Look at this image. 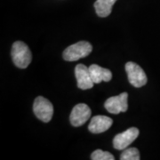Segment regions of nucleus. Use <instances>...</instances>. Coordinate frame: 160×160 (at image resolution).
<instances>
[{
    "label": "nucleus",
    "instance_id": "f8f14e48",
    "mask_svg": "<svg viewBox=\"0 0 160 160\" xmlns=\"http://www.w3.org/2000/svg\"><path fill=\"white\" fill-rule=\"evenodd\" d=\"M140 152L136 148L125 149L120 156L121 160H140Z\"/></svg>",
    "mask_w": 160,
    "mask_h": 160
},
{
    "label": "nucleus",
    "instance_id": "39448f33",
    "mask_svg": "<svg viewBox=\"0 0 160 160\" xmlns=\"http://www.w3.org/2000/svg\"><path fill=\"white\" fill-rule=\"evenodd\" d=\"M105 109L111 114H119L126 112L128 109V94L127 92H122L118 96L109 98L104 103Z\"/></svg>",
    "mask_w": 160,
    "mask_h": 160
},
{
    "label": "nucleus",
    "instance_id": "7ed1b4c3",
    "mask_svg": "<svg viewBox=\"0 0 160 160\" xmlns=\"http://www.w3.org/2000/svg\"><path fill=\"white\" fill-rule=\"evenodd\" d=\"M33 110L36 117L42 122L48 123L53 115V106L47 99L42 96L36 98L33 104Z\"/></svg>",
    "mask_w": 160,
    "mask_h": 160
},
{
    "label": "nucleus",
    "instance_id": "f03ea898",
    "mask_svg": "<svg viewBox=\"0 0 160 160\" xmlns=\"http://www.w3.org/2000/svg\"><path fill=\"white\" fill-rule=\"evenodd\" d=\"M92 46L87 41H79L67 47L62 53L63 59L67 62H76L81 58L88 56L92 52Z\"/></svg>",
    "mask_w": 160,
    "mask_h": 160
},
{
    "label": "nucleus",
    "instance_id": "1a4fd4ad",
    "mask_svg": "<svg viewBox=\"0 0 160 160\" xmlns=\"http://www.w3.org/2000/svg\"><path fill=\"white\" fill-rule=\"evenodd\" d=\"M113 124V120L106 116H95L91 119L88 129L92 133H102L110 128Z\"/></svg>",
    "mask_w": 160,
    "mask_h": 160
},
{
    "label": "nucleus",
    "instance_id": "9b49d317",
    "mask_svg": "<svg viewBox=\"0 0 160 160\" xmlns=\"http://www.w3.org/2000/svg\"><path fill=\"white\" fill-rule=\"evenodd\" d=\"M117 0H96L94 3V9L100 17H107L111 13L112 7Z\"/></svg>",
    "mask_w": 160,
    "mask_h": 160
},
{
    "label": "nucleus",
    "instance_id": "423d86ee",
    "mask_svg": "<svg viewBox=\"0 0 160 160\" xmlns=\"http://www.w3.org/2000/svg\"><path fill=\"white\" fill-rule=\"evenodd\" d=\"M140 131L136 127L128 128L125 132L117 134L113 139V146L116 149H126L132 142H133L139 136Z\"/></svg>",
    "mask_w": 160,
    "mask_h": 160
},
{
    "label": "nucleus",
    "instance_id": "f257e3e1",
    "mask_svg": "<svg viewBox=\"0 0 160 160\" xmlns=\"http://www.w3.org/2000/svg\"><path fill=\"white\" fill-rule=\"evenodd\" d=\"M12 62L20 69H26L32 61V54L29 46L22 41H16L12 46Z\"/></svg>",
    "mask_w": 160,
    "mask_h": 160
},
{
    "label": "nucleus",
    "instance_id": "20e7f679",
    "mask_svg": "<svg viewBox=\"0 0 160 160\" xmlns=\"http://www.w3.org/2000/svg\"><path fill=\"white\" fill-rule=\"evenodd\" d=\"M126 71L129 83L134 87H142L147 84V76L141 66L132 62H128L126 64Z\"/></svg>",
    "mask_w": 160,
    "mask_h": 160
},
{
    "label": "nucleus",
    "instance_id": "9d476101",
    "mask_svg": "<svg viewBox=\"0 0 160 160\" xmlns=\"http://www.w3.org/2000/svg\"><path fill=\"white\" fill-rule=\"evenodd\" d=\"M89 72L94 84H100L101 82H109L112 78V73L108 69L102 68L97 64H92L89 67Z\"/></svg>",
    "mask_w": 160,
    "mask_h": 160
},
{
    "label": "nucleus",
    "instance_id": "0eeeda50",
    "mask_svg": "<svg viewBox=\"0 0 160 160\" xmlns=\"http://www.w3.org/2000/svg\"><path fill=\"white\" fill-rule=\"evenodd\" d=\"M91 113L92 111L90 108L85 103H79L76 105L72 109L69 117L71 125L75 127L83 126L90 118Z\"/></svg>",
    "mask_w": 160,
    "mask_h": 160
},
{
    "label": "nucleus",
    "instance_id": "6e6552de",
    "mask_svg": "<svg viewBox=\"0 0 160 160\" xmlns=\"http://www.w3.org/2000/svg\"><path fill=\"white\" fill-rule=\"evenodd\" d=\"M75 75L78 82V87L82 90L91 89L94 83L92 79L89 68L84 64H78L75 69Z\"/></svg>",
    "mask_w": 160,
    "mask_h": 160
},
{
    "label": "nucleus",
    "instance_id": "ddd939ff",
    "mask_svg": "<svg viewBox=\"0 0 160 160\" xmlns=\"http://www.w3.org/2000/svg\"><path fill=\"white\" fill-rule=\"evenodd\" d=\"M92 160H114L115 158L111 153L108 151H103L102 149H96L91 155Z\"/></svg>",
    "mask_w": 160,
    "mask_h": 160
}]
</instances>
